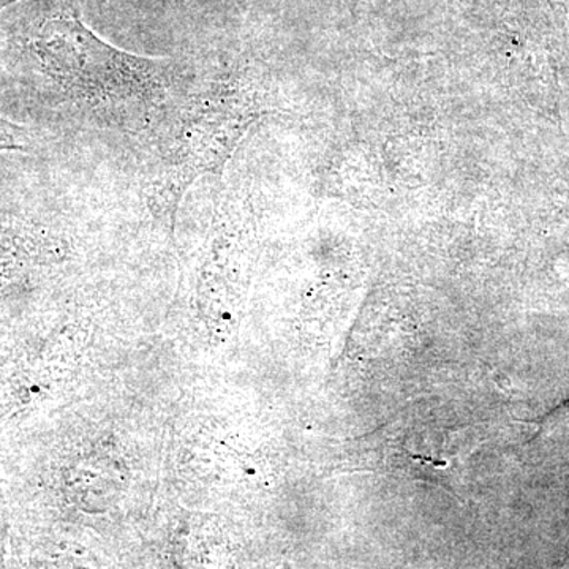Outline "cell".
Segmentation results:
<instances>
[{
  "mask_svg": "<svg viewBox=\"0 0 569 569\" xmlns=\"http://www.w3.org/2000/svg\"><path fill=\"white\" fill-rule=\"evenodd\" d=\"M249 122L230 88L216 81L167 103V112L149 132L142 156L141 193L153 219L174 230L190 187L223 170Z\"/></svg>",
  "mask_w": 569,
  "mask_h": 569,
  "instance_id": "cell-1",
  "label": "cell"
},
{
  "mask_svg": "<svg viewBox=\"0 0 569 569\" xmlns=\"http://www.w3.org/2000/svg\"><path fill=\"white\" fill-rule=\"evenodd\" d=\"M37 52L52 80L91 108L157 112L170 102L179 78L170 59L119 50L74 13L59 14L43 26Z\"/></svg>",
  "mask_w": 569,
  "mask_h": 569,
  "instance_id": "cell-2",
  "label": "cell"
},
{
  "mask_svg": "<svg viewBox=\"0 0 569 569\" xmlns=\"http://www.w3.org/2000/svg\"><path fill=\"white\" fill-rule=\"evenodd\" d=\"M28 146V132L17 123L0 118V151H22Z\"/></svg>",
  "mask_w": 569,
  "mask_h": 569,
  "instance_id": "cell-3",
  "label": "cell"
},
{
  "mask_svg": "<svg viewBox=\"0 0 569 569\" xmlns=\"http://www.w3.org/2000/svg\"><path fill=\"white\" fill-rule=\"evenodd\" d=\"M14 2H18V0H0V10L6 9V7H9Z\"/></svg>",
  "mask_w": 569,
  "mask_h": 569,
  "instance_id": "cell-4",
  "label": "cell"
}]
</instances>
